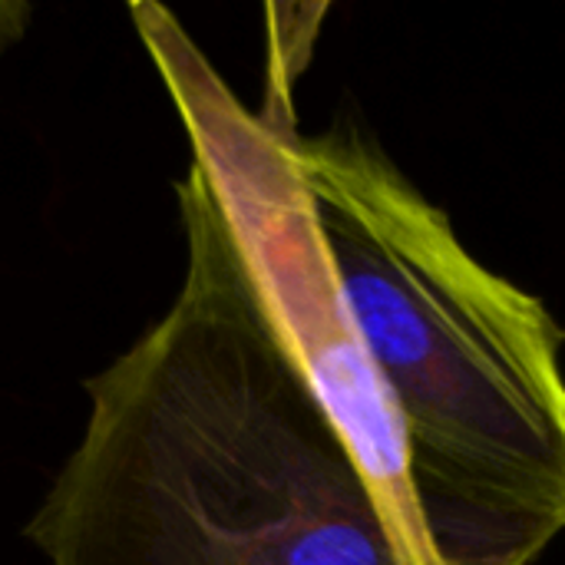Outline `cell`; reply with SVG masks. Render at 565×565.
Listing matches in <instances>:
<instances>
[{
	"mask_svg": "<svg viewBox=\"0 0 565 565\" xmlns=\"http://www.w3.org/2000/svg\"><path fill=\"white\" fill-rule=\"evenodd\" d=\"M129 17L285 351L374 493L397 565H440L414 497L397 411L351 318L315 195L291 152L295 119L248 109L169 7L129 3Z\"/></svg>",
	"mask_w": 565,
	"mask_h": 565,
	"instance_id": "3957f363",
	"label": "cell"
},
{
	"mask_svg": "<svg viewBox=\"0 0 565 565\" xmlns=\"http://www.w3.org/2000/svg\"><path fill=\"white\" fill-rule=\"evenodd\" d=\"M440 565H540L565 536L563 331L367 136H291Z\"/></svg>",
	"mask_w": 565,
	"mask_h": 565,
	"instance_id": "7a4b0ae2",
	"label": "cell"
},
{
	"mask_svg": "<svg viewBox=\"0 0 565 565\" xmlns=\"http://www.w3.org/2000/svg\"><path fill=\"white\" fill-rule=\"evenodd\" d=\"M33 23V3L26 0H0V79L10 53L23 43Z\"/></svg>",
	"mask_w": 565,
	"mask_h": 565,
	"instance_id": "277c9868",
	"label": "cell"
},
{
	"mask_svg": "<svg viewBox=\"0 0 565 565\" xmlns=\"http://www.w3.org/2000/svg\"><path fill=\"white\" fill-rule=\"evenodd\" d=\"M175 199V301L83 381L86 427L23 536L46 565H397L192 162Z\"/></svg>",
	"mask_w": 565,
	"mask_h": 565,
	"instance_id": "6da1fadb",
	"label": "cell"
}]
</instances>
